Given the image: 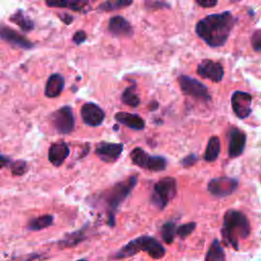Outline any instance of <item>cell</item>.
I'll use <instances>...</instances> for the list:
<instances>
[{"label": "cell", "instance_id": "cell-34", "mask_svg": "<svg viewBox=\"0 0 261 261\" xmlns=\"http://www.w3.org/2000/svg\"><path fill=\"white\" fill-rule=\"evenodd\" d=\"M201 7L204 8H210V7H214L218 0H195Z\"/></svg>", "mask_w": 261, "mask_h": 261}, {"label": "cell", "instance_id": "cell-32", "mask_svg": "<svg viewBox=\"0 0 261 261\" xmlns=\"http://www.w3.org/2000/svg\"><path fill=\"white\" fill-rule=\"evenodd\" d=\"M87 40V34L85 31L80 30L77 32H75L72 36V41L76 44V45H81L83 44L85 41Z\"/></svg>", "mask_w": 261, "mask_h": 261}, {"label": "cell", "instance_id": "cell-22", "mask_svg": "<svg viewBox=\"0 0 261 261\" xmlns=\"http://www.w3.org/2000/svg\"><path fill=\"white\" fill-rule=\"evenodd\" d=\"M9 20L13 23H15L22 32H31L34 30L35 28V23L34 21L29 18L21 9H18L16 10L14 13H12L10 16H9Z\"/></svg>", "mask_w": 261, "mask_h": 261}, {"label": "cell", "instance_id": "cell-16", "mask_svg": "<svg viewBox=\"0 0 261 261\" xmlns=\"http://www.w3.org/2000/svg\"><path fill=\"white\" fill-rule=\"evenodd\" d=\"M228 156L230 158L239 157L244 152L246 146V134L237 127H231L228 134Z\"/></svg>", "mask_w": 261, "mask_h": 261}, {"label": "cell", "instance_id": "cell-12", "mask_svg": "<svg viewBox=\"0 0 261 261\" xmlns=\"http://www.w3.org/2000/svg\"><path fill=\"white\" fill-rule=\"evenodd\" d=\"M251 103H252V96L250 93L243 92V91H236L231 96V107L234 114L241 118H247L251 112Z\"/></svg>", "mask_w": 261, "mask_h": 261}, {"label": "cell", "instance_id": "cell-11", "mask_svg": "<svg viewBox=\"0 0 261 261\" xmlns=\"http://www.w3.org/2000/svg\"><path fill=\"white\" fill-rule=\"evenodd\" d=\"M123 151V144L121 143H109L100 142L96 145L95 154L106 163L115 162Z\"/></svg>", "mask_w": 261, "mask_h": 261}, {"label": "cell", "instance_id": "cell-13", "mask_svg": "<svg viewBox=\"0 0 261 261\" xmlns=\"http://www.w3.org/2000/svg\"><path fill=\"white\" fill-rule=\"evenodd\" d=\"M97 0H45V4L52 8H66L76 12L86 13L93 8Z\"/></svg>", "mask_w": 261, "mask_h": 261}, {"label": "cell", "instance_id": "cell-30", "mask_svg": "<svg viewBox=\"0 0 261 261\" xmlns=\"http://www.w3.org/2000/svg\"><path fill=\"white\" fill-rule=\"evenodd\" d=\"M196 228V222H188L185 224H181L176 227V234L180 239H186L188 236H190Z\"/></svg>", "mask_w": 261, "mask_h": 261}, {"label": "cell", "instance_id": "cell-4", "mask_svg": "<svg viewBox=\"0 0 261 261\" xmlns=\"http://www.w3.org/2000/svg\"><path fill=\"white\" fill-rule=\"evenodd\" d=\"M140 251L146 252L153 259H161L165 255V248L151 236H140L122 246L113 256V259L129 258Z\"/></svg>", "mask_w": 261, "mask_h": 261}, {"label": "cell", "instance_id": "cell-27", "mask_svg": "<svg viewBox=\"0 0 261 261\" xmlns=\"http://www.w3.org/2000/svg\"><path fill=\"white\" fill-rule=\"evenodd\" d=\"M121 101L130 107H137L140 104V98L136 93V86L132 85L127 87L121 94Z\"/></svg>", "mask_w": 261, "mask_h": 261}, {"label": "cell", "instance_id": "cell-25", "mask_svg": "<svg viewBox=\"0 0 261 261\" xmlns=\"http://www.w3.org/2000/svg\"><path fill=\"white\" fill-rule=\"evenodd\" d=\"M220 152V141L219 138L216 136H213L209 139L205 153H204V159L207 162H213L217 159Z\"/></svg>", "mask_w": 261, "mask_h": 261}, {"label": "cell", "instance_id": "cell-39", "mask_svg": "<svg viewBox=\"0 0 261 261\" xmlns=\"http://www.w3.org/2000/svg\"><path fill=\"white\" fill-rule=\"evenodd\" d=\"M231 2H239V1H241V0H230Z\"/></svg>", "mask_w": 261, "mask_h": 261}, {"label": "cell", "instance_id": "cell-37", "mask_svg": "<svg viewBox=\"0 0 261 261\" xmlns=\"http://www.w3.org/2000/svg\"><path fill=\"white\" fill-rule=\"evenodd\" d=\"M9 162H10L9 158H7L5 156H0V170L2 168H4L5 166H7L9 164Z\"/></svg>", "mask_w": 261, "mask_h": 261}, {"label": "cell", "instance_id": "cell-21", "mask_svg": "<svg viewBox=\"0 0 261 261\" xmlns=\"http://www.w3.org/2000/svg\"><path fill=\"white\" fill-rule=\"evenodd\" d=\"M114 118L119 123L136 130H141L145 127V120L138 114L128 112H117L114 115Z\"/></svg>", "mask_w": 261, "mask_h": 261}, {"label": "cell", "instance_id": "cell-20", "mask_svg": "<svg viewBox=\"0 0 261 261\" xmlns=\"http://www.w3.org/2000/svg\"><path fill=\"white\" fill-rule=\"evenodd\" d=\"M64 77L60 73L51 74L45 85V96L48 98H56L60 96L64 89Z\"/></svg>", "mask_w": 261, "mask_h": 261}, {"label": "cell", "instance_id": "cell-10", "mask_svg": "<svg viewBox=\"0 0 261 261\" xmlns=\"http://www.w3.org/2000/svg\"><path fill=\"white\" fill-rule=\"evenodd\" d=\"M0 40L11 46L23 50L33 49L35 46L34 43L25 38L23 35L2 23H0Z\"/></svg>", "mask_w": 261, "mask_h": 261}, {"label": "cell", "instance_id": "cell-6", "mask_svg": "<svg viewBox=\"0 0 261 261\" xmlns=\"http://www.w3.org/2000/svg\"><path fill=\"white\" fill-rule=\"evenodd\" d=\"M130 159L137 166L150 171H161L166 168V160L164 157L149 155L140 147L132 150Z\"/></svg>", "mask_w": 261, "mask_h": 261}, {"label": "cell", "instance_id": "cell-26", "mask_svg": "<svg viewBox=\"0 0 261 261\" xmlns=\"http://www.w3.org/2000/svg\"><path fill=\"white\" fill-rule=\"evenodd\" d=\"M133 1L134 0H105L97 7V10L103 12L119 10L127 6H130Z\"/></svg>", "mask_w": 261, "mask_h": 261}, {"label": "cell", "instance_id": "cell-1", "mask_svg": "<svg viewBox=\"0 0 261 261\" xmlns=\"http://www.w3.org/2000/svg\"><path fill=\"white\" fill-rule=\"evenodd\" d=\"M237 22V18L229 12L210 14L196 24V34L210 47L223 46Z\"/></svg>", "mask_w": 261, "mask_h": 261}, {"label": "cell", "instance_id": "cell-14", "mask_svg": "<svg viewBox=\"0 0 261 261\" xmlns=\"http://www.w3.org/2000/svg\"><path fill=\"white\" fill-rule=\"evenodd\" d=\"M81 116L87 125L99 126L105 118V112L97 104L87 102L81 108Z\"/></svg>", "mask_w": 261, "mask_h": 261}, {"label": "cell", "instance_id": "cell-15", "mask_svg": "<svg viewBox=\"0 0 261 261\" xmlns=\"http://www.w3.org/2000/svg\"><path fill=\"white\" fill-rule=\"evenodd\" d=\"M197 72L200 76L208 79L215 83L220 82L224 74L222 65L219 62L210 59H204L201 63H199L197 67Z\"/></svg>", "mask_w": 261, "mask_h": 261}, {"label": "cell", "instance_id": "cell-17", "mask_svg": "<svg viewBox=\"0 0 261 261\" xmlns=\"http://www.w3.org/2000/svg\"><path fill=\"white\" fill-rule=\"evenodd\" d=\"M70 149L68 144L64 141H59L51 144V146L49 147L48 160L52 165L59 167L63 164L65 159L68 157Z\"/></svg>", "mask_w": 261, "mask_h": 261}, {"label": "cell", "instance_id": "cell-24", "mask_svg": "<svg viewBox=\"0 0 261 261\" xmlns=\"http://www.w3.org/2000/svg\"><path fill=\"white\" fill-rule=\"evenodd\" d=\"M54 217L51 214H44L41 216H38L36 218H33L28 223V229L33 231H38L44 228H47L53 224Z\"/></svg>", "mask_w": 261, "mask_h": 261}, {"label": "cell", "instance_id": "cell-9", "mask_svg": "<svg viewBox=\"0 0 261 261\" xmlns=\"http://www.w3.org/2000/svg\"><path fill=\"white\" fill-rule=\"evenodd\" d=\"M239 186V181L236 178L227 177V176H220L212 178L208 185V191L215 197L222 198L231 195Z\"/></svg>", "mask_w": 261, "mask_h": 261}, {"label": "cell", "instance_id": "cell-29", "mask_svg": "<svg viewBox=\"0 0 261 261\" xmlns=\"http://www.w3.org/2000/svg\"><path fill=\"white\" fill-rule=\"evenodd\" d=\"M10 171L15 176H21L28 171V163L24 160H16L9 164Z\"/></svg>", "mask_w": 261, "mask_h": 261}, {"label": "cell", "instance_id": "cell-2", "mask_svg": "<svg viewBox=\"0 0 261 261\" xmlns=\"http://www.w3.org/2000/svg\"><path fill=\"white\" fill-rule=\"evenodd\" d=\"M137 182L138 176L130 175L126 179L115 184L103 192H100L98 195L89 197V205L96 208H102L107 216V224L109 226H114L115 213L117 209L128 197Z\"/></svg>", "mask_w": 261, "mask_h": 261}, {"label": "cell", "instance_id": "cell-28", "mask_svg": "<svg viewBox=\"0 0 261 261\" xmlns=\"http://www.w3.org/2000/svg\"><path fill=\"white\" fill-rule=\"evenodd\" d=\"M176 233V226L173 221H167L161 226V237L166 244H171Z\"/></svg>", "mask_w": 261, "mask_h": 261}, {"label": "cell", "instance_id": "cell-33", "mask_svg": "<svg viewBox=\"0 0 261 261\" xmlns=\"http://www.w3.org/2000/svg\"><path fill=\"white\" fill-rule=\"evenodd\" d=\"M197 161H198L197 155H195V154H190V155L186 156V157L180 161V163H181V165H182L184 167H190V166L194 165Z\"/></svg>", "mask_w": 261, "mask_h": 261}, {"label": "cell", "instance_id": "cell-36", "mask_svg": "<svg viewBox=\"0 0 261 261\" xmlns=\"http://www.w3.org/2000/svg\"><path fill=\"white\" fill-rule=\"evenodd\" d=\"M59 17H60V20L65 23L66 25L70 24L72 21H73V16L68 14V13H63V14H59Z\"/></svg>", "mask_w": 261, "mask_h": 261}, {"label": "cell", "instance_id": "cell-31", "mask_svg": "<svg viewBox=\"0 0 261 261\" xmlns=\"http://www.w3.org/2000/svg\"><path fill=\"white\" fill-rule=\"evenodd\" d=\"M251 44L255 51L261 52V30H257L251 37Z\"/></svg>", "mask_w": 261, "mask_h": 261}, {"label": "cell", "instance_id": "cell-38", "mask_svg": "<svg viewBox=\"0 0 261 261\" xmlns=\"http://www.w3.org/2000/svg\"><path fill=\"white\" fill-rule=\"evenodd\" d=\"M76 261H89V260H86V259H77Z\"/></svg>", "mask_w": 261, "mask_h": 261}, {"label": "cell", "instance_id": "cell-23", "mask_svg": "<svg viewBox=\"0 0 261 261\" xmlns=\"http://www.w3.org/2000/svg\"><path fill=\"white\" fill-rule=\"evenodd\" d=\"M205 261H225V254L218 239H214L205 255Z\"/></svg>", "mask_w": 261, "mask_h": 261}, {"label": "cell", "instance_id": "cell-7", "mask_svg": "<svg viewBox=\"0 0 261 261\" xmlns=\"http://www.w3.org/2000/svg\"><path fill=\"white\" fill-rule=\"evenodd\" d=\"M50 121L55 130L62 135L70 134L74 128V115L70 106H62L50 115Z\"/></svg>", "mask_w": 261, "mask_h": 261}, {"label": "cell", "instance_id": "cell-5", "mask_svg": "<svg viewBox=\"0 0 261 261\" xmlns=\"http://www.w3.org/2000/svg\"><path fill=\"white\" fill-rule=\"evenodd\" d=\"M176 194V179L166 176L159 179L151 194V203L159 210H163Z\"/></svg>", "mask_w": 261, "mask_h": 261}, {"label": "cell", "instance_id": "cell-19", "mask_svg": "<svg viewBox=\"0 0 261 261\" xmlns=\"http://www.w3.org/2000/svg\"><path fill=\"white\" fill-rule=\"evenodd\" d=\"M108 31L115 37H132L134 34L130 23L120 15L112 16L109 19Z\"/></svg>", "mask_w": 261, "mask_h": 261}, {"label": "cell", "instance_id": "cell-18", "mask_svg": "<svg viewBox=\"0 0 261 261\" xmlns=\"http://www.w3.org/2000/svg\"><path fill=\"white\" fill-rule=\"evenodd\" d=\"M89 224H85L82 226L80 229L65 233L61 240L57 242V246L60 249H68V248H73L76 247L79 244L83 243L88 239V230Z\"/></svg>", "mask_w": 261, "mask_h": 261}, {"label": "cell", "instance_id": "cell-35", "mask_svg": "<svg viewBox=\"0 0 261 261\" xmlns=\"http://www.w3.org/2000/svg\"><path fill=\"white\" fill-rule=\"evenodd\" d=\"M47 257L44 256L43 254H40V253H32L31 255H29L25 260L23 261H43L45 260Z\"/></svg>", "mask_w": 261, "mask_h": 261}, {"label": "cell", "instance_id": "cell-3", "mask_svg": "<svg viewBox=\"0 0 261 261\" xmlns=\"http://www.w3.org/2000/svg\"><path fill=\"white\" fill-rule=\"evenodd\" d=\"M250 232V221L242 211L229 209L224 213L221 233L226 244L239 250L240 240L247 239Z\"/></svg>", "mask_w": 261, "mask_h": 261}, {"label": "cell", "instance_id": "cell-8", "mask_svg": "<svg viewBox=\"0 0 261 261\" xmlns=\"http://www.w3.org/2000/svg\"><path fill=\"white\" fill-rule=\"evenodd\" d=\"M179 88L185 95L192 96L196 99L203 101H209L210 95L204 84L199 82L196 79H193L188 75H179L177 79Z\"/></svg>", "mask_w": 261, "mask_h": 261}]
</instances>
